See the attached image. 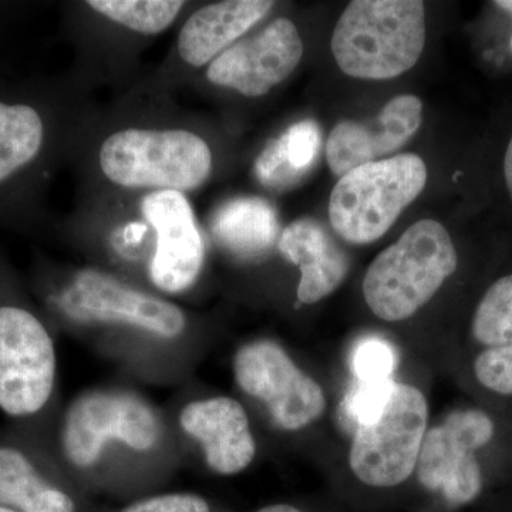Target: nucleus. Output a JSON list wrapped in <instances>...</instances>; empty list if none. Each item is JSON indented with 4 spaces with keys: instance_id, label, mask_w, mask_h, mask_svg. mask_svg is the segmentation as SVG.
Segmentation results:
<instances>
[{
    "instance_id": "obj_19",
    "label": "nucleus",
    "mask_w": 512,
    "mask_h": 512,
    "mask_svg": "<svg viewBox=\"0 0 512 512\" xmlns=\"http://www.w3.org/2000/svg\"><path fill=\"white\" fill-rule=\"evenodd\" d=\"M266 0H225L192 13L178 36V55L192 67H204L232 46L274 8Z\"/></svg>"
},
{
    "instance_id": "obj_17",
    "label": "nucleus",
    "mask_w": 512,
    "mask_h": 512,
    "mask_svg": "<svg viewBox=\"0 0 512 512\" xmlns=\"http://www.w3.org/2000/svg\"><path fill=\"white\" fill-rule=\"evenodd\" d=\"M471 333L478 346L473 362L477 382L490 392L512 396V274L484 293Z\"/></svg>"
},
{
    "instance_id": "obj_12",
    "label": "nucleus",
    "mask_w": 512,
    "mask_h": 512,
    "mask_svg": "<svg viewBox=\"0 0 512 512\" xmlns=\"http://www.w3.org/2000/svg\"><path fill=\"white\" fill-rule=\"evenodd\" d=\"M494 431L491 417L477 409L456 410L427 429L414 473L421 487L451 505L476 500L483 488L477 451L493 440Z\"/></svg>"
},
{
    "instance_id": "obj_5",
    "label": "nucleus",
    "mask_w": 512,
    "mask_h": 512,
    "mask_svg": "<svg viewBox=\"0 0 512 512\" xmlns=\"http://www.w3.org/2000/svg\"><path fill=\"white\" fill-rule=\"evenodd\" d=\"M457 266L447 229L437 221H417L373 259L363 278V296L377 318L403 322L434 298Z\"/></svg>"
},
{
    "instance_id": "obj_29",
    "label": "nucleus",
    "mask_w": 512,
    "mask_h": 512,
    "mask_svg": "<svg viewBox=\"0 0 512 512\" xmlns=\"http://www.w3.org/2000/svg\"><path fill=\"white\" fill-rule=\"evenodd\" d=\"M0 512H18L15 510H12V508L3 507V505H0Z\"/></svg>"
},
{
    "instance_id": "obj_21",
    "label": "nucleus",
    "mask_w": 512,
    "mask_h": 512,
    "mask_svg": "<svg viewBox=\"0 0 512 512\" xmlns=\"http://www.w3.org/2000/svg\"><path fill=\"white\" fill-rule=\"evenodd\" d=\"M320 150V128L315 121L296 123L271 141L256 161V174L266 185H284L305 174Z\"/></svg>"
},
{
    "instance_id": "obj_20",
    "label": "nucleus",
    "mask_w": 512,
    "mask_h": 512,
    "mask_svg": "<svg viewBox=\"0 0 512 512\" xmlns=\"http://www.w3.org/2000/svg\"><path fill=\"white\" fill-rule=\"evenodd\" d=\"M212 235L229 254L241 261H258L278 247L276 212L259 198L229 201L215 214Z\"/></svg>"
},
{
    "instance_id": "obj_28",
    "label": "nucleus",
    "mask_w": 512,
    "mask_h": 512,
    "mask_svg": "<svg viewBox=\"0 0 512 512\" xmlns=\"http://www.w3.org/2000/svg\"><path fill=\"white\" fill-rule=\"evenodd\" d=\"M494 5L500 6L501 9L507 10L512 15V0H501V2H495ZM510 46L512 50V36Z\"/></svg>"
},
{
    "instance_id": "obj_11",
    "label": "nucleus",
    "mask_w": 512,
    "mask_h": 512,
    "mask_svg": "<svg viewBox=\"0 0 512 512\" xmlns=\"http://www.w3.org/2000/svg\"><path fill=\"white\" fill-rule=\"evenodd\" d=\"M429 429V403L416 386L394 383L382 412L356 427L349 467L360 483L375 488L402 485L416 473Z\"/></svg>"
},
{
    "instance_id": "obj_7",
    "label": "nucleus",
    "mask_w": 512,
    "mask_h": 512,
    "mask_svg": "<svg viewBox=\"0 0 512 512\" xmlns=\"http://www.w3.org/2000/svg\"><path fill=\"white\" fill-rule=\"evenodd\" d=\"M99 163L107 180L120 187L183 192L210 177L212 153L192 131L127 128L104 140Z\"/></svg>"
},
{
    "instance_id": "obj_27",
    "label": "nucleus",
    "mask_w": 512,
    "mask_h": 512,
    "mask_svg": "<svg viewBox=\"0 0 512 512\" xmlns=\"http://www.w3.org/2000/svg\"><path fill=\"white\" fill-rule=\"evenodd\" d=\"M255 512H302L298 507L291 504L279 503L266 505V507L259 508Z\"/></svg>"
},
{
    "instance_id": "obj_9",
    "label": "nucleus",
    "mask_w": 512,
    "mask_h": 512,
    "mask_svg": "<svg viewBox=\"0 0 512 512\" xmlns=\"http://www.w3.org/2000/svg\"><path fill=\"white\" fill-rule=\"evenodd\" d=\"M426 183V164L414 154L360 165L333 188L330 224L349 244H372L392 228Z\"/></svg>"
},
{
    "instance_id": "obj_26",
    "label": "nucleus",
    "mask_w": 512,
    "mask_h": 512,
    "mask_svg": "<svg viewBox=\"0 0 512 512\" xmlns=\"http://www.w3.org/2000/svg\"><path fill=\"white\" fill-rule=\"evenodd\" d=\"M504 177L505 184H507L508 192H510L512 198V137L510 143H508L507 151H505Z\"/></svg>"
},
{
    "instance_id": "obj_24",
    "label": "nucleus",
    "mask_w": 512,
    "mask_h": 512,
    "mask_svg": "<svg viewBox=\"0 0 512 512\" xmlns=\"http://www.w3.org/2000/svg\"><path fill=\"white\" fill-rule=\"evenodd\" d=\"M119 512H214L211 501L194 491H165L134 498Z\"/></svg>"
},
{
    "instance_id": "obj_23",
    "label": "nucleus",
    "mask_w": 512,
    "mask_h": 512,
    "mask_svg": "<svg viewBox=\"0 0 512 512\" xmlns=\"http://www.w3.org/2000/svg\"><path fill=\"white\" fill-rule=\"evenodd\" d=\"M396 363V352L383 339H363L353 352V372L359 382L392 380Z\"/></svg>"
},
{
    "instance_id": "obj_2",
    "label": "nucleus",
    "mask_w": 512,
    "mask_h": 512,
    "mask_svg": "<svg viewBox=\"0 0 512 512\" xmlns=\"http://www.w3.org/2000/svg\"><path fill=\"white\" fill-rule=\"evenodd\" d=\"M49 446L83 491L151 494L153 485L187 464L164 404L127 380L87 387L64 400Z\"/></svg>"
},
{
    "instance_id": "obj_13",
    "label": "nucleus",
    "mask_w": 512,
    "mask_h": 512,
    "mask_svg": "<svg viewBox=\"0 0 512 512\" xmlns=\"http://www.w3.org/2000/svg\"><path fill=\"white\" fill-rule=\"evenodd\" d=\"M82 494L49 443L9 423L0 427V505L18 512H83Z\"/></svg>"
},
{
    "instance_id": "obj_8",
    "label": "nucleus",
    "mask_w": 512,
    "mask_h": 512,
    "mask_svg": "<svg viewBox=\"0 0 512 512\" xmlns=\"http://www.w3.org/2000/svg\"><path fill=\"white\" fill-rule=\"evenodd\" d=\"M239 394L282 434H295L322 419L328 399L322 386L274 339L248 340L232 355Z\"/></svg>"
},
{
    "instance_id": "obj_22",
    "label": "nucleus",
    "mask_w": 512,
    "mask_h": 512,
    "mask_svg": "<svg viewBox=\"0 0 512 512\" xmlns=\"http://www.w3.org/2000/svg\"><path fill=\"white\" fill-rule=\"evenodd\" d=\"M87 6L107 19L143 33L158 35L173 25L185 2L180 0H90Z\"/></svg>"
},
{
    "instance_id": "obj_3",
    "label": "nucleus",
    "mask_w": 512,
    "mask_h": 512,
    "mask_svg": "<svg viewBox=\"0 0 512 512\" xmlns=\"http://www.w3.org/2000/svg\"><path fill=\"white\" fill-rule=\"evenodd\" d=\"M57 335L0 254V413L46 443L64 402Z\"/></svg>"
},
{
    "instance_id": "obj_4",
    "label": "nucleus",
    "mask_w": 512,
    "mask_h": 512,
    "mask_svg": "<svg viewBox=\"0 0 512 512\" xmlns=\"http://www.w3.org/2000/svg\"><path fill=\"white\" fill-rule=\"evenodd\" d=\"M426 43L424 3L417 0H355L340 16L330 47L343 73L386 80L419 62Z\"/></svg>"
},
{
    "instance_id": "obj_14",
    "label": "nucleus",
    "mask_w": 512,
    "mask_h": 512,
    "mask_svg": "<svg viewBox=\"0 0 512 512\" xmlns=\"http://www.w3.org/2000/svg\"><path fill=\"white\" fill-rule=\"evenodd\" d=\"M143 214L156 232L148 284L160 295L191 292L205 266V245L183 192L154 191L144 198Z\"/></svg>"
},
{
    "instance_id": "obj_1",
    "label": "nucleus",
    "mask_w": 512,
    "mask_h": 512,
    "mask_svg": "<svg viewBox=\"0 0 512 512\" xmlns=\"http://www.w3.org/2000/svg\"><path fill=\"white\" fill-rule=\"evenodd\" d=\"M29 288L57 333L83 342L124 380L181 387L210 350L207 326L167 296L101 268L36 262Z\"/></svg>"
},
{
    "instance_id": "obj_15",
    "label": "nucleus",
    "mask_w": 512,
    "mask_h": 512,
    "mask_svg": "<svg viewBox=\"0 0 512 512\" xmlns=\"http://www.w3.org/2000/svg\"><path fill=\"white\" fill-rule=\"evenodd\" d=\"M302 56L298 28L291 20L279 18L262 32L229 46L212 60L207 77L215 86L261 97L288 79Z\"/></svg>"
},
{
    "instance_id": "obj_6",
    "label": "nucleus",
    "mask_w": 512,
    "mask_h": 512,
    "mask_svg": "<svg viewBox=\"0 0 512 512\" xmlns=\"http://www.w3.org/2000/svg\"><path fill=\"white\" fill-rule=\"evenodd\" d=\"M187 463H200L214 476L234 477L258 457V439L247 404L208 392L194 380L178 387L164 404Z\"/></svg>"
},
{
    "instance_id": "obj_18",
    "label": "nucleus",
    "mask_w": 512,
    "mask_h": 512,
    "mask_svg": "<svg viewBox=\"0 0 512 512\" xmlns=\"http://www.w3.org/2000/svg\"><path fill=\"white\" fill-rule=\"evenodd\" d=\"M278 249L301 271L296 296L303 305L322 301L335 292L348 275V256L316 221L292 222L279 237Z\"/></svg>"
},
{
    "instance_id": "obj_25",
    "label": "nucleus",
    "mask_w": 512,
    "mask_h": 512,
    "mask_svg": "<svg viewBox=\"0 0 512 512\" xmlns=\"http://www.w3.org/2000/svg\"><path fill=\"white\" fill-rule=\"evenodd\" d=\"M394 386L392 380L383 382H359L350 394L346 410L348 414L360 424L372 423L382 412L384 404L389 399L390 392Z\"/></svg>"
},
{
    "instance_id": "obj_10",
    "label": "nucleus",
    "mask_w": 512,
    "mask_h": 512,
    "mask_svg": "<svg viewBox=\"0 0 512 512\" xmlns=\"http://www.w3.org/2000/svg\"><path fill=\"white\" fill-rule=\"evenodd\" d=\"M35 89L0 83V222L25 227L35 215L50 119Z\"/></svg>"
},
{
    "instance_id": "obj_16",
    "label": "nucleus",
    "mask_w": 512,
    "mask_h": 512,
    "mask_svg": "<svg viewBox=\"0 0 512 512\" xmlns=\"http://www.w3.org/2000/svg\"><path fill=\"white\" fill-rule=\"evenodd\" d=\"M423 104L412 94L394 97L373 123L340 121L326 144L330 170L338 177L360 165L375 163L404 146L421 126Z\"/></svg>"
}]
</instances>
